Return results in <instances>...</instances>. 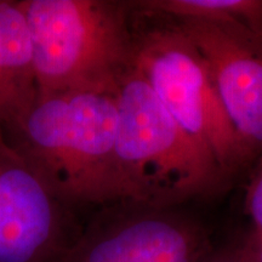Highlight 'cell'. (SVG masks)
I'll return each instance as SVG.
<instances>
[{
    "instance_id": "obj_1",
    "label": "cell",
    "mask_w": 262,
    "mask_h": 262,
    "mask_svg": "<svg viewBox=\"0 0 262 262\" xmlns=\"http://www.w3.org/2000/svg\"><path fill=\"white\" fill-rule=\"evenodd\" d=\"M2 127L64 204H124L116 158V94L38 90L31 106Z\"/></svg>"
},
{
    "instance_id": "obj_2",
    "label": "cell",
    "mask_w": 262,
    "mask_h": 262,
    "mask_svg": "<svg viewBox=\"0 0 262 262\" xmlns=\"http://www.w3.org/2000/svg\"><path fill=\"white\" fill-rule=\"evenodd\" d=\"M116 158L124 204L171 209L214 189L224 173L170 116L133 66L116 91Z\"/></svg>"
},
{
    "instance_id": "obj_3",
    "label": "cell",
    "mask_w": 262,
    "mask_h": 262,
    "mask_svg": "<svg viewBox=\"0 0 262 262\" xmlns=\"http://www.w3.org/2000/svg\"><path fill=\"white\" fill-rule=\"evenodd\" d=\"M39 91L116 94L133 44L125 14L104 0H21Z\"/></svg>"
},
{
    "instance_id": "obj_4",
    "label": "cell",
    "mask_w": 262,
    "mask_h": 262,
    "mask_svg": "<svg viewBox=\"0 0 262 262\" xmlns=\"http://www.w3.org/2000/svg\"><path fill=\"white\" fill-rule=\"evenodd\" d=\"M130 64L179 125L211 153L222 171L247 162L208 64L180 27L147 33L133 45Z\"/></svg>"
},
{
    "instance_id": "obj_5",
    "label": "cell",
    "mask_w": 262,
    "mask_h": 262,
    "mask_svg": "<svg viewBox=\"0 0 262 262\" xmlns=\"http://www.w3.org/2000/svg\"><path fill=\"white\" fill-rule=\"evenodd\" d=\"M210 234L175 209L120 204L97 215L55 262H205Z\"/></svg>"
},
{
    "instance_id": "obj_6",
    "label": "cell",
    "mask_w": 262,
    "mask_h": 262,
    "mask_svg": "<svg viewBox=\"0 0 262 262\" xmlns=\"http://www.w3.org/2000/svg\"><path fill=\"white\" fill-rule=\"evenodd\" d=\"M68 209L0 125V262L56 261L78 234Z\"/></svg>"
},
{
    "instance_id": "obj_7",
    "label": "cell",
    "mask_w": 262,
    "mask_h": 262,
    "mask_svg": "<svg viewBox=\"0 0 262 262\" xmlns=\"http://www.w3.org/2000/svg\"><path fill=\"white\" fill-rule=\"evenodd\" d=\"M208 64L216 91L248 158L262 152V32L242 24L182 21Z\"/></svg>"
},
{
    "instance_id": "obj_8",
    "label": "cell",
    "mask_w": 262,
    "mask_h": 262,
    "mask_svg": "<svg viewBox=\"0 0 262 262\" xmlns=\"http://www.w3.org/2000/svg\"><path fill=\"white\" fill-rule=\"evenodd\" d=\"M37 94L31 37L21 0H0V125L24 113Z\"/></svg>"
},
{
    "instance_id": "obj_9",
    "label": "cell",
    "mask_w": 262,
    "mask_h": 262,
    "mask_svg": "<svg viewBox=\"0 0 262 262\" xmlns=\"http://www.w3.org/2000/svg\"><path fill=\"white\" fill-rule=\"evenodd\" d=\"M140 4L182 21L231 22L262 32V0H149Z\"/></svg>"
},
{
    "instance_id": "obj_10",
    "label": "cell",
    "mask_w": 262,
    "mask_h": 262,
    "mask_svg": "<svg viewBox=\"0 0 262 262\" xmlns=\"http://www.w3.org/2000/svg\"><path fill=\"white\" fill-rule=\"evenodd\" d=\"M245 206L253 221V229L262 232V152L260 153L258 164L248 187Z\"/></svg>"
},
{
    "instance_id": "obj_11",
    "label": "cell",
    "mask_w": 262,
    "mask_h": 262,
    "mask_svg": "<svg viewBox=\"0 0 262 262\" xmlns=\"http://www.w3.org/2000/svg\"><path fill=\"white\" fill-rule=\"evenodd\" d=\"M241 248L245 262H262V232L253 229Z\"/></svg>"
},
{
    "instance_id": "obj_12",
    "label": "cell",
    "mask_w": 262,
    "mask_h": 262,
    "mask_svg": "<svg viewBox=\"0 0 262 262\" xmlns=\"http://www.w3.org/2000/svg\"><path fill=\"white\" fill-rule=\"evenodd\" d=\"M205 262H245L241 244L215 250L210 254Z\"/></svg>"
}]
</instances>
